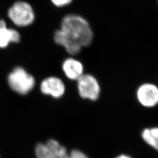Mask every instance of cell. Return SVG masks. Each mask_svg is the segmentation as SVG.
Listing matches in <instances>:
<instances>
[{
	"instance_id": "52a82bcc",
	"label": "cell",
	"mask_w": 158,
	"mask_h": 158,
	"mask_svg": "<svg viewBox=\"0 0 158 158\" xmlns=\"http://www.w3.org/2000/svg\"><path fill=\"white\" fill-rule=\"evenodd\" d=\"M54 40L57 44L63 46L68 53L71 55L79 53L82 47L79 42L69 36L61 29L55 32Z\"/></svg>"
},
{
	"instance_id": "9c48e42d",
	"label": "cell",
	"mask_w": 158,
	"mask_h": 158,
	"mask_svg": "<svg viewBox=\"0 0 158 158\" xmlns=\"http://www.w3.org/2000/svg\"><path fill=\"white\" fill-rule=\"evenodd\" d=\"M20 34L14 29L8 28L6 25L0 27V48H5L12 43L20 41Z\"/></svg>"
},
{
	"instance_id": "9a60e30c",
	"label": "cell",
	"mask_w": 158,
	"mask_h": 158,
	"mask_svg": "<svg viewBox=\"0 0 158 158\" xmlns=\"http://www.w3.org/2000/svg\"><path fill=\"white\" fill-rule=\"evenodd\" d=\"M116 158H132L131 157H130L128 155H121L118 156V157H117Z\"/></svg>"
},
{
	"instance_id": "5bb4252c",
	"label": "cell",
	"mask_w": 158,
	"mask_h": 158,
	"mask_svg": "<svg viewBox=\"0 0 158 158\" xmlns=\"http://www.w3.org/2000/svg\"><path fill=\"white\" fill-rule=\"evenodd\" d=\"M51 1L55 6L58 7H62V6H67L68 4H70L72 1V0H51Z\"/></svg>"
},
{
	"instance_id": "2e32d148",
	"label": "cell",
	"mask_w": 158,
	"mask_h": 158,
	"mask_svg": "<svg viewBox=\"0 0 158 158\" xmlns=\"http://www.w3.org/2000/svg\"><path fill=\"white\" fill-rule=\"evenodd\" d=\"M157 2H158V0H157Z\"/></svg>"
},
{
	"instance_id": "3957f363",
	"label": "cell",
	"mask_w": 158,
	"mask_h": 158,
	"mask_svg": "<svg viewBox=\"0 0 158 158\" xmlns=\"http://www.w3.org/2000/svg\"><path fill=\"white\" fill-rule=\"evenodd\" d=\"M8 15L15 25L18 27H27L32 23L35 14L32 7L24 1H18L9 9Z\"/></svg>"
},
{
	"instance_id": "7a4b0ae2",
	"label": "cell",
	"mask_w": 158,
	"mask_h": 158,
	"mask_svg": "<svg viewBox=\"0 0 158 158\" xmlns=\"http://www.w3.org/2000/svg\"><path fill=\"white\" fill-rule=\"evenodd\" d=\"M8 82L11 89L17 93L25 95L34 89V77L21 67L15 68L8 75Z\"/></svg>"
},
{
	"instance_id": "277c9868",
	"label": "cell",
	"mask_w": 158,
	"mask_h": 158,
	"mask_svg": "<svg viewBox=\"0 0 158 158\" xmlns=\"http://www.w3.org/2000/svg\"><path fill=\"white\" fill-rule=\"evenodd\" d=\"M136 99L144 108L152 109L158 106V85L153 83H143L135 92Z\"/></svg>"
},
{
	"instance_id": "5b68a950",
	"label": "cell",
	"mask_w": 158,
	"mask_h": 158,
	"mask_svg": "<svg viewBox=\"0 0 158 158\" xmlns=\"http://www.w3.org/2000/svg\"><path fill=\"white\" fill-rule=\"evenodd\" d=\"M79 94L82 98L95 101L99 97L100 87L94 77L90 74H83L77 80Z\"/></svg>"
},
{
	"instance_id": "7c38bea8",
	"label": "cell",
	"mask_w": 158,
	"mask_h": 158,
	"mask_svg": "<svg viewBox=\"0 0 158 158\" xmlns=\"http://www.w3.org/2000/svg\"><path fill=\"white\" fill-rule=\"evenodd\" d=\"M35 154L37 158H54L53 153L46 143H38L35 147Z\"/></svg>"
},
{
	"instance_id": "4fadbf2b",
	"label": "cell",
	"mask_w": 158,
	"mask_h": 158,
	"mask_svg": "<svg viewBox=\"0 0 158 158\" xmlns=\"http://www.w3.org/2000/svg\"><path fill=\"white\" fill-rule=\"evenodd\" d=\"M69 158H89L84 153L79 150H73L69 154Z\"/></svg>"
},
{
	"instance_id": "30bf717a",
	"label": "cell",
	"mask_w": 158,
	"mask_h": 158,
	"mask_svg": "<svg viewBox=\"0 0 158 158\" xmlns=\"http://www.w3.org/2000/svg\"><path fill=\"white\" fill-rule=\"evenodd\" d=\"M142 138L148 145L158 151V127L148 128L143 130Z\"/></svg>"
},
{
	"instance_id": "ba28073f",
	"label": "cell",
	"mask_w": 158,
	"mask_h": 158,
	"mask_svg": "<svg viewBox=\"0 0 158 158\" xmlns=\"http://www.w3.org/2000/svg\"><path fill=\"white\" fill-rule=\"evenodd\" d=\"M62 69L65 75L68 78L77 80L83 74V66L78 60L69 58L63 63Z\"/></svg>"
},
{
	"instance_id": "6da1fadb",
	"label": "cell",
	"mask_w": 158,
	"mask_h": 158,
	"mask_svg": "<svg viewBox=\"0 0 158 158\" xmlns=\"http://www.w3.org/2000/svg\"><path fill=\"white\" fill-rule=\"evenodd\" d=\"M61 29L81 46L90 45L93 39V33L89 23L79 15L70 14L64 17Z\"/></svg>"
},
{
	"instance_id": "8992f818",
	"label": "cell",
	"mask_w": 158,
	"mask_h": 158,
	"mask_svg": "<svg viewBox=\"0 0 158 158\" xmlns=\"http://www.w3.org/2000/svg\"><path fill=\"white\" fill-rule=\"evenodd\" d=\"M40 90L44 94L57 98L64 94L65 87L63 82L59 78L49 77L42 81Z\"/></svg>"
},
{
	"instance_id": "8fae6325",
	"label": "cell",
	"mask_w": 158,
	"mask_h": 158,
	"mask_svg": "<svg viewBox=\"0 0 158 158\" xmlns=\"http://www.w3.org/2000/svg\"><path fill=\"white\" fill-rule=\"evenodd\" d=\"M53 153L54 158H69L66 149L55 139H49L46 143Z\"/></svg>"
}]
</instances>
